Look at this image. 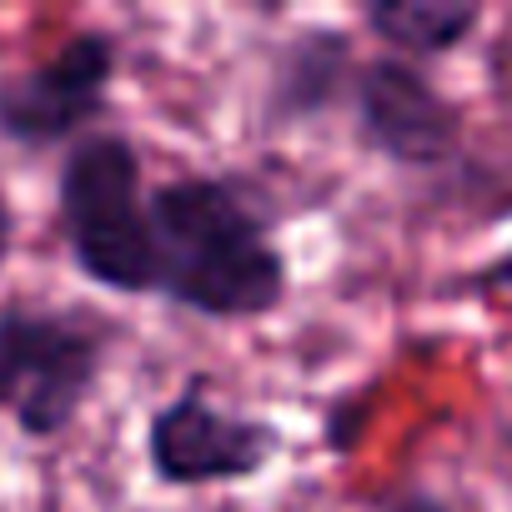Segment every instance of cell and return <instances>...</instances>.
Returning <instances> with one entry per match:
<instances>
[{"instance_id": "1", "label": "cell", "mask_w": 512, "mask_h": 512, "mask_svg": "<svg viewBox=\"0 0 512 512\" xmlns=\"http://www.w3.org/2000/svg\"><path fill=\"white\" fill-rule=\"evenodd\" d=\"M156 297L211 322H256L287 302L292 272L267 216L226 176H176L151 191Z\"/></svg>"}, {"instance_id": "2", "label": "cell", "mask_w": 512, "mask_h": 512, "mask_svg": "<svg viewBox=\"0 0 512 512\" xmlns=\"http://www.w3.org/2000/svg\"><path fill=\"white\" fill-rule=\"evenodd\" d=\"M56 211L71 262L116 297L156 292V226L141 186V156L121 131H91L71 146L56 181Z\"/></svg>"}, {"instance_id": "3", "label": "cell", "mask_w": 512, "mask_h": 512, "mask_svg": "<svg viewBox=\"0 0 512 512\" xmlns=\"http://www.w3.org/2000/svg\"><path fill=\"white\" fill-rule=\"evenodd\" d=\"M106 327L86 312H0V412L26 437H61L106 367Z\"/></svg>"}, {"instance_id": "4", "label": "cell", "mask_w": 512, "mask_h": 512, "mask_svg": "<svg viewBox=\"0 0 512 512\" xmlns=\"http://www.w3.org/2000/svg\"><path fill=\"white\" fill-rule=\"evenodd\" d=\"M287 437L267 417L216 407L206 377H191L146 422V462L166 487H216L251 482L282 457Z\"/></svg>"}, {"instance_id": "5", "label": "cell", "mask_w": 512, "mask_h": 512, "mask_svg": "<svg viewBox=\"0 0 512 512\" xmlns=\"http://www.w3.org/2000/svg\"><path fill=\"white\" fill-rule=\"evenodd\" d=\"M357 141L402 171H437L462 146V106L402 56H377L352 86Z\"/></svg>"}, {"instance_id": "6", "label": "cell", "mask_w": 512, "mask_h": 512, "mask_svg": "<svg viewBox=\"0 0 512 512\" xmlns=\"http://www.w3.org/2000/svg\"><path fill=\"white\" fill-rule=\"evenodd\" d=\"M121 46L111 31H81L41 66L0 81V136L16 146H56L91 126L111 101Z\"/></svg>"}, {"instance_id": "7", "label": "cell", "mask_w": 512, "mask_h": 512, "mask_svg": "<svg viewBox=\"0 0 512 512\" xmlns=\"http://www.w3.org/2000/svg\"><path fill=\"white\" fill-rule=\"evenodd\" d=\"M357 46L337 26H302L282 41L272 86H267V121L272 126H297L327 116L337 101L352 96L357 86Z\"/></svg>"}, {"instance_id": "8", "label": "cell", "mask_w": 512, "mask_h": 512, "mask_svg": "<svg viewBox=\"0 0 512 512\" xmlns=\"http://www.w3.org/2000/svg\"><path fill=\"white\" fill-rule=\"evenodd\" d=\"M362 26L397 56L437 61L452 56L482 26V6H472V0H367Z\"/></svg>"}, {"instance_id": "9", "label": "cell", "mask_w": 512, "mask_h": 512, "mask_svg": "<svg viewBox=\"0 0 512 512\" xmlns=\"http://www.w3.org/2000/svg\"><path fill=\"white\" fill-rule=\"evenodd\" d=\"M377 512H452L447 497H437L432 487H397L392 497H382Z\"/></svg>"}, {"instance_id": "10", "label": "cell", "mask_w": 512, "mask_h": 512, "mask_svg": "<svg viewBox=\"0 0 512 512\" xmlns=\"http://www.w3.org/2000/svg\"><path fill=\"white\" fill-rule=\"evenodd\" d=\"M357 402H337L332 412H327V447L332 452H352V442H357Z\"/></svg>"}, {"instance_id": "11", "label": "cell", "mask_w": 512, "mask_h": 512, "mask_svg": "<svg viewBox=\"0 0 512 512\" xmlns=\"http://www.w3.org/2000/svg\"><path fill=\"white\" fill-rule=\"evenodd\" d=\"M477 287H482V292H512V251H502L492 267L477 272Z\"/></svg>"}, {"instance_id": "12", "label": "cell", "mask_w": 512, "mask_h": 512, "mask_svg": "<svg viewBox=\"0 0 512 512\" xmlns=\"http://www.w3.org/2000/svg\"><path fill=\"white\" fill-rule=\"evenodd\" d=\"M11 241H16V216H11L6 191H0V267H6V256H11Z\"/></svg>"}]
</instances>
